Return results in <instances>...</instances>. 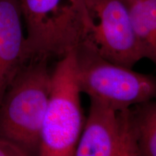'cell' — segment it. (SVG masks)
Returning a JSON list of instances; mask_svg holds the SVG:
<instances>
[{"label":"cell","mask_w":156,"mask_h":156,"mask_svg":"<svg viewBox=\"0 0 156 156\" xmlns=\"http://www.w3.org/2000/svg\"><path fill=\"white\" fill-rule=\"evenodd\" d=\"M47 58H32L12 82L0 105V137L38 155L49 98L51 73Z\"/></svg>","instance_id":"1"},{"label":"cell","mask_w":156,"mask_h":156,"mask_svg":"<svg viewBox=\"0 0 156 156\" xmlns=\"http://www.w3.org/2000/svg\"><path fill=\"white\" fill-rule=\"evenodd\" d=\"M28 60L65 56L87 40V0H19Z\"/></svg>","instance_id":"2"},{"label":"cell","mask_w":156,"mask_h":156,"mask_svg":"<svg viewBox=\"0 0 156 156\" xmlns=\"http://www.w3.org/2000/svg\"><path fill=\"white\" fill-rule=\"evenodd\" d=\"M77 77L81 93L117 109L156 98V77L134 72L103 58L84 42L75 49Z\"/></svg>","instance_id":"3"},{"label":"cell","mask_w":156,"mask_h":156,"mask_svg":"<svg viewBox=\"0 0 156 156\" xmlns=\"http://www.w3.org/2000/svg\"><path fill=\"white\" fill-rule=\"evenodd\" d=\"M80 93L73 50L60 58L51 73L38 155H75L85 122Z\"/></svg>","instance_id":"4"},{"label":"cell","mask_w":156,"mask_h":156,"mask_svg":"<svg viewBox=\"0 0 156 156\" xmlns=\"http://www.w3.org/2000/svg\"><path fill=\"white\" fill-rule=\"evenodd\" d=\"M89 12L85 42L113 63L132 68L142 59L129 11L124 0H87Z\"/></svg>","instance_id":"5"},{"label":"cell","mask_w":156,"mask_h":156,"mask_svg":"<svg viewBox=\"0 0 156 156\" xmlns=\"http://www.w3.org/2000/svg\"><path fill=\"white\" fill-rule=\"evenodd\" d=\"M75 156H140L132 108L117 109L90 98Z\"/></svg>","instance_id":"6"},{"label":"cell","mask_w":156,"mask_h":156,"mask_svg":"<svg viewBox=\"0 0 156 156\" xmlns=\"http://www.w3.org/2000/svg\"><path fill=\"white\" fill-rule=\"evenodd\" d=\"M19 0H0V105L15 76L29 60Z\"/></svg>","instance_id":"7"},{"label":"cell","mask_w":156,"mask_h":156,"mask_svg":"<svg viewBox=\"0 0 156 156\" xmlns=\"http://www.w3.org/2000/svg\"><path fill=\"white\" fill-rule=\"evenodd\" d=\"M127 6L142 58L156 66V0H124Z\"/></svg>","instance_id":"8"},{"label":"cell","mask_w":156,"mask_h":156,"mask_svg":"<svg viewBox=\"0 0 156 156\" xmlns=\"http://www.w3.org/2000/svg\"><path fill=\"white\" fill-rule=\"evenodd\" d=\"M132 111L140 155L156 156V101L136 105Z\"/></svg>","instance_id":"9"},{"label":"cell","mask_w":156,"mask_h":156,"mask_svg":"<svg viewBox=\"0 0 156 156\" xmlns=\"http://www.w3.org/2000/svg\"><path fill=\"white\" fill-rule=\"evenodd\" d=\"M28 153L14 142L0 137V156H26Z\"/></svg>","instance_id":"10"}]
</instances>
